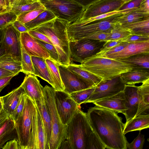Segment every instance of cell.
Here are the masks:
<instances>
[{"label":"cell","instance_id":"obj_1","mask_svg":"<svg viewBox=\"0 0 149 149\" xmlns=\"http://www.w3.org/2000/svg\"><path fill=\"white\" fill-rule=\"evenodd\" d=\"M117 114L96 106L90 108L86 113L91 126L106 148L127 149L124 124Z\"/></svg>","mask_w":149,"mask_h":149},{"label":"cell","instance_id":"obj_2","mask_svg":"<svg viewBox=\"0 0 149 149\" xmlns=\"http://www.w3.org/2000/svg\"><path fill=\"white\" fill-rule=\"evenodd\" d=\"M65 139L72 149H105V146L92 129L86 113L80 109L66 126Z\"/></svg>","mask_w":149,"mask_h":149},{"label":"cell","instance_id":"obj_3","mask_svg":"<svg viewBox=\"0 0 149 149\" xmlns=\"http://www.w3.org/2000/svg\"><path fill=\"white\" fill-rule=\"evenodd\" d=\"M15 122L20 149H38L37 107L26 94L23 111Z\"/></svg>","mask_w":149,"mask_h":149},{"label":"cell","instance_id":"obj_4","mask_svg":"<svg viewBox=\"0 0 149 149\" xmlns=\"http://www.w3.org/2000/svg\"><path fill=\"white\" fill-rule=\"evenodd\" d=\"M68 23L57 17L31 30L40 32L49 38L57 51L58 62L65 66L69 65L71 62L69 40L66 29Z\"/></svg>","mask_w":149,"mask_h":149},{"label":"cell","instance_id":"obj_5","mask_svg":"<svg viewBox=\"0 0 149 149\" xmlns=\"http://www.w3.org/2000/svg\"><path fill=\"white\" fill-rule=\"evenodd\" d=\"M78 65L102 81L111 79L133 69L130 66L118 60L103 57H91Z\"/></svg>","mask_w":149,"mask_h":149},{"label":"cell","instance_id":"obj_6","mask_svg":"<svg viewBox=\"0 0 149 149\" xmlns=\"http://www.w3.org/2000/svg\"><path fill=\"white\" fill-rule=\"evenodd\" d=\"M125 13L118 14L88 23L76 20L68 23L66 29L69 41L83 39L97 31L111 30L117 22L119 17Z\"/></svg>","mask_w":149,"mask_h":149},{"label":"cell","instance_id":"obj_7","mask_svg":"<svg viewBox=\"0 0 149 149\" xmlns=\"http://www.w3.org/2000/svg\"><path fill=\"white\" fill-rule=\"evenodd\" d=\"M55 90L48 86L43 87L44 97L50 114L52 125L49 149H58L61 142L65 138L66 125L62 123L56 110L54 100Z\"/></svg>","mask_w":149,"mask_h":149},{"label":"cell","instance_id":"obj_8","mask_svg":"<svg viewBox=\"0 0 149 149\" xmlns=\"http://www.w3.org/2000/svg\"><path fill=\"white\" fill-rule=\"evenodd\" d=\"M46 9L57 17L72 22L81 15L84 7L72 0H40Z\"/></svg>","mask_w":149,"mask_h":149},{"label":"cell","instance_id":"obj_9","mask_svg":"<svg viewBox=\"0 0 149 149\" xmlns=\"http://www.w3.org/2000/svg\"><path fill=\"white\" fill-rule=\"evenodd\" d=\"M106 42L87 39L69 41L71 61L81 63L99 52Z\"/></svg>","mask_w":149,"mask_h":149},{"label":"cell","instance_id":"obj_10","mask_svg":"<svg viewBox=\"0 0 149 149\" xmlns=\"http://www.w3.org/2000/svg\"><path fill=\"white\" fill-rule=\"evenodd\" d=\"M54 100L56 110L62 123L66 125L80 109L70 95L64 91L55 90Z\"/></svg>","mask_w":149,"mask_h":149},{"label":"cell","instance_id":"obj_11","mask_svg":"<svg viewBox=\"0 0 149 149\" xmlns=\"http://www.w3.org/2000/svg\"><path fill=\"white\" fill-rule=\"evenodd\" d=\"M125 86L120 75L110 80L102 81L95 86L93 93L84 104L93 103L98 100L114 95L123 91Z\"/></svg>","mask_w":149,"mask_h":149},{"label":"cell","instance_id":"obj_12","mask_svg":"<svg viewBox=\"0 0 149 149\" xmlns=\"http://www.w3.org/2000/svg\"><path fill=\"white\" fill-rule=\"evenodd\" d=\"M21 33L12 24L3 28L2 47L5 54L10 55L16 61L21 62Z\"/></svg>","mask_w":149,"mask_h":149},{"label":"cell","instance_id":"obj_13","mask_svg":"<svg viewBox=\"0 0 149 149\" xmlns=\"http://www.w3.org/2000/svg\"><path fill=\"white\" fill-rule=\"evenodd\" d=\"M125 3L122 0H99L84 8L81 14L77 19H85L118 10Z\"/></svg>","mask_w":149,"mask_h":149},{"label":"cell","instance_id":"obj_14","mask_svg":"<svg viewBox=\"0 0 149 149\" xmlns=\"http://www.w3.org/2000/svg\"><path fill=\"white\" fill-rule=\"evenodd\" d=\"M64 91L70 94L74 92L93 87L79 76L69 70L66 66L58 67Z\"/></svg>","mask_w":149,"mask_h":149},{"label":"cell","instance_id":"obj_15","mask_svg":"<svg viewBox=\"0 0 149 149\" xmlns=\"http://www.w3.org/2000/svg\"><path fill=\"white\" fill-rule=\"evenodd\" d=\"M138 87L135 85H125L123 90L125 105L127 109L124 114L126 119V122L134 118L138 110L139 104Z\"/></svg>","mask_w":149,"mask_h":149},{"label":"cell","instance_id":"obj_16","mask_svg":"<svg viewBox=\"0 0 149 149\" xmlns=\"http://www.w3.org/2000/svg\"><path fill=\"white\" fill-rule=\"evenodd\" d=\"M93 103L96 106L112 110L118 113H121L124 114L127 109L125 105L123 91L113 96L96 101Z\"/></svg>","mask_w":149,"mask_h":149},{"label":"cell","instance_id":"obj_17","mask_svg":"<svg viewBox=\"0 0 149 149\" xmlns=\"http://www.w3.org/2000/svg\"><path fill=\"white\" fill-rule=\"evenodd\" d=\"M21 43L26 52L31 56L45 58H50L47 50L36 40L35 38L28 32L21 33Z\"/></svg>","mask_w":149,"mask_h":149},{"label":"cell","instance_id":"obj_18","mask_svg":"<svg viewBox=\"0 0 149 149\" xmlns=\"http://www.w3.org/2000/svg\"><path fill=\"white\" fill-rule=\"evenodd\" d=\"M27 75L21 84L25 94L33 100H41L44 97L43 87L36 76Z\"/></svg>","mask_w":149,"mask_h":149},{"label":"cell","instance_id":"obj_19","mask_svg":"<svg viewBox=\"0 0 149 149\" xmlns=\"http://www.w3.org/2000/svg\"><path fill=\"white\" fill-rule=\"evenodd\" d=\"M143 53H149V40L129 43L120 51L103 57L119 60L136 54Z\"/></svg>","mask_w":149,"mask_h":149},{"label":"cell","instance_id":"obj_20","mask_svg":"<svg viewBox=\"0 0 149 149\" xmlns=\"http://www.w3.org/2000/svg\"><path fill=\"white\" fill-rule=\"evenodd\" d=\"M25 93L22 85L5 95L2 97L3 109L11 117L17 106L21 96Z\"/></svg>","mask_w":149,"mask_h":149},{"label":"cell","instance_id":"obj_21","mask_svg":"<svg viewBox=\"0 0 149 149\" xmlns=\"http://www.w3.org/2000/svg\"><path fill=\"white\" fill-rule=\"evenodd\" d=\"M31 57L34 68V75L46 81L54 88V82L45 62V58L35 56Z\"/></svg>","mask_w":149,"mask_h":149},{"label":"cell","instance_id":"obj_22","mask_svg":"<svg viewBox=\"0 0 149 149\" xmlns=\"http://www.w3.org/2000/svg\"><path fill=\"white\" fill-rule=\"evenodd\" d=\"M36 105L42 120L47 140L49 145L52 132L51 117L44 96L40 100H33Z\"/></svg>","mask_w":149,"mask_h":149},{"label":"cell","instance_id":"obj_23","mask_svg":"<svg viewBox=\"0 0 149 149\" xmlns=\"http://www.w3.org/2000/svg\"><path fill=\"white\" fill-rule=\"evenodd\" d=\"M142 84L138 87L139 104L135 117L141 114H149V79Z\"/></svg>","mask_w":149,"mask_h":149},{"label":"cell","instance_id":"obj_24","mask_svg":"<svg viewBox=\"0 0 149 149\" xmlns=\"http://www.w3.org/2000/svg\"><path fill=\"white\" fill-rule=\"evenodd\" d=\"M131 67L133 69L149 71V53H143L117 60Z\"/></svg>","mask_w":149,"mask_h":149},{"label":"cell","instance_id":"obj_25","mask_svg":"<svg viewBox=\"0 0 149 149\" xmlns=\"http://www.w3.org/2000/svg\"><path fill=\"white\" fill-rule=\"evenodd\" d=\"M149 127V114L140 115L124 124L123 133L125 135L131 132L141 131Z\"/></svg>","mask_w":149,"mask_h":149},{"label":"cell","instance_id":"obj_26","mask_svg":"<svg viewBox=\"0 0 149 149\" xmlns=\"http://www.w3.org/2000/svg\"><path fill=\"white\" fill-rule=\"evenodd\" d=\"M14 139L18 140L15 122L9 116L0 127V149L2 148L6 141Z\"/></svg>","mask_w":149,"mask_h":149},{"label":"cell","instance_id":"obj_27","mask_svg":"<svg viewBox=\"0 0 149 149\" xmlns=\"http://www.w3.org/2000/svg\"><path fill=\"white\" fill-rule=\"evenodd\" d=\"M120 76L125 85H135L136 84L142 83L149 79V71L132 69L121 74Z\"/></svg>","mask_w":149,"mask_h":149},{"label":"cell","instance_id":"obj_28","mask_svg":"<svg viewBox=\"0 0 149 149\" xmlns=\"http://www.w3.org/2000/svg\"><path fill=\"white\" fill-rule=\"evenodd\" d=\"M66 66L69 70L80 76L93 86H96L102 81L93 74L81 68L78 64L70 62L69 65Z\"/></svg>","mask_w":149,"mask_h":149},{"label":"cell","instance_id":"obj_29","mask_svg":"<svg viewBox=\"0 0 149 149\" xmlns=\"http://www.w3.org/2000/svg\"><path fill=\"white\" fill-rule=\"evenodd\" d=\"M45 62L50 71L55 87L56 91H63L64 87L63 84L59 70L58 67L61 64L50 58L45 59Z\"/></svg>","mask_w":149,"mask_h":149},{"label":"cell","instance_id":"obj_30","mask_svg":"<svg viewBox=\"0 0 149 149\" xmlns=\"http://www.w3.org/2000/svg\"><path fill=\"white\" fill-rule=\"evenodd\" d=\"M149 18V14L142 13L137 8L119 17L117 22L122 25L132 23Z\"/></svg>","mask_w":149,"mask_h":149},{"label":"cell","instance_id":"obj_31","mask_svg":"<svg viewBox=\"0 0 149 149\" xmlns=\"http://www.w3.org/2000/svg\"><path fill=\"white\" fill-rule=\"evenodd\" d=\"M0 68L14 73L22 71L21 62L15 61L10 55L7 54L0 56Z\"/></svg>","mask_w":149,"mask_h":149},{"label":"cell","instance_id":"obj_32","mask_svg":"<svg viewBox=\"0 0 149 149\" xmlns=\"http://www.w3.org/2000/svg\"><path fill=\"white\" fill-rule=\"evenodd\" d=\"M122 25L131 30L133 34L149 36V18Z\"/></svg>","mask_w":149,"mask_h":149},{"label":"cell","instance_id":"obj_33","mask_svg":"<svg viewBox=\"0 0 149 149\" xmlns=\"http://www.w3.org/2000/svg\"><path fill=\"white\" fill-rule=\"evenodd\" d=\"M133 34L129 29L125 27L118 22L111 29L109 36L105 41L119 40Z\"/></svg>","mask_w":149,"mask_h":149},{"label":"cell","instance_id":"obj_34","mask_svg":"<svg viewBox=\"0 0 149 149\" xmlns=\"http://www.w3.org/2000/svg\"><path fill=\"white\" fill-rule=\"evenodd\" d=\"M37 114L38 149H49L43 122L37 108Z\"/></svg>","mask_w":149,"mask_h":149},{"label":"cell","instance_id":"obj_35","mask_svg":"<svg viewBox=\"0 0 149 149\" xmlns=\"http://www.w3.org/2000/svg\"><path fill=\"white\" fill-rule=\"evenodd\" d=\"M56 17L52 11L46 9L35 19L24 24L29 31Z\"/></svg>","mask_w":149,"mask_h":149},{"label":"cell","instance_id":"obj_36","mask_svg":"<svg viewBox=\"0 0 149 149\" xmlns=\"http://www.w3.org/2000/svg\"><path fill=\"white\" fill-rule=\"evenodd\" d=\"M21 59L22 72L26 75H34V70L31 57L24 49L21 44Z\"/></svg>","mask_w":149,"mask_h":149},{"label":"cell","instance_id":"obj_37","mask_svg":"<svg viewBox=\"0 0 149 149\" xmlns=\"http://www.w3.org/2000/svg\"><path fill=\"white\" fill-rule=\"evenodd\" d=\"M39 9H46L40 1H38L29 4L14 6L11 8L10 11L17 16L23 12Z\"/></svg>","mask_w":149,"mask_h":149},{"label":"cell","instance_id":"obj_38","mask_svg":"<svg viewBox=\"0 0 149 149\" xmlns=\"http://www.w3.org/2000/svg\"><path fill=\"white\" fill-rule=\"evenodd\" d=\"M95 86L76 91L70 94L71 97L79 105L84 103L87 99L92 94Z\"/></svg>","mask_w":149,"mask_h":149},{"label":"cell","instance_id":"obj_39","mask_svg":"<svg viewBox=\"0 0 149 149\" xmlns=\"http://www.w3.org/2000/svg\"><path fill=\"white\" fill-rule=\"evenodd\" d=\"M46 9H36L23 12L17 16L16 20L24 24L35 19Z\"/></svg>","mask_w":149,"mask_h":149},{"label":"cell","instance_id":"obj_40","mask_svg":"<svg viewBox=\"0 0 149 149\" xmlns=\"http://www.w3.org/2000/svg\"><path fill=\"white\" fill-rule=\"evenodd\" d=\"M17 16L11 11L0 13V29L3 28L16 20Z\"/></svg>","mask_w":149,"mask_h":149},{"label":"cell","instance_id":"obj_41","mask_svg":"<svg viewBox=\"0 0 149 149\" xmlns=\"http://www.w3.org/2000/svg\"><path fill=\"white\" fill-rule=\"evenodd\" d=\"M145 141L144 135L141 134L140 130L138 136L131 143H127V149H142Z\"/></svg>","mask_w":149,"mask_h":149},{"label":"cell","instance_id":"obj_42","mask_svg":"<svg viewBox=\"0 0 149 149\" xmlns=\"http://www.w3.org/2000/svg\"><path fill=\"white\" fill-rule=\"evenodd\" d=\"M35 38L36 42L41 45L48 52L49 54L50 58L58 62V54L54 45L40 40Z\"/></svg>","mask_w":149,"mask_h":149},{"label":"cell","instance_id":"obj_43","mask_svg":"<svg viewBox=\"0 0 149 149\" xmlns=\"http://www.w3.org/2000/svg\"><path fill=\"white\" fill-rule=\"evenodd\" d=\"M149 40V36L132 34L128 36L119 41L128 43L143 42Z\"/></svg>","mask_w":149,"mask_h":149},{"label":"cell","instance_id":"obj_44","mask_svg":"<svg viewBox=\"0 0 149 149\" xmlns=\"http://www.w3.org/2000/svg\"><path fill=\"white\" fill-rule=\"evenodd\" d=\"M25 98V93L21 96L18 104L10 117L15 122L22 113L24 105Z\"/></svg>","mask_w":149,"mask_h":149},{"label":"cell","instance_id":"obj_45","mask_svg":"<svg viewBox=\"0 0 149 149\" xmlns=\"http://www.w3.org/2000/svg\"><path fill=\"white\" fill-rule=\"evenodd\" d=\"M110 31H97L87 36L83 39H91L98 41H105L109 36Z\"/></svg>","mask_w":149,"mask_h":149},{"label":"cell","instance_id":"obj_46","mask_svg":"<svg viewBox=\"0 0 149 149\" xmlns=\"http://www.w3.org/2000/svg\"><path fill=\"white\" fill-rule=\"evenodd\" d=\"M143 0H132L124 4L118 10H125L129 9L138 8Z\"/></svg>","mask_w":149,"mask_h":149},{"label":"cell","instance_id":"obj_47","mask_svg":"<svg viewBox=\"0 0 149 149\" xmlns=\"http://www.w3.org/2000/svg\"><path fill=\"white\" fill-rule=\"evenodd\" d=\"M129 43L126 42H121L102 55L98 57H104L120 52Z\"/></svg>","mask_w":149,"mask_h":149},{"label":"cell","instance_id":"obj_48","mask_svg":"<svg viewBox=\"0 0 149 149\" xmlns=\"http://www.w3.org/2000/svg\"><path fill=\"white\" fill-rule=\"evenodd\" d=\"M28 32L33 37L38 40L53 45L47 36L40 32L33 30H29Z\"/></svg>","mask_w":149,"mask_h":149},{"label":"cell","instance_id":"obj_49","mask_svg":"<svg viewBox=\"0 0 149 149\" xmlns=\"http://www.w3.org/2000/svg\"><path fill=\"white\" fill-rule=\"evenodd\" d=\"M19 73H15L11 75L0 78V93L5 87L9 84L11 79Z\"/></svg>","mask_w":149,"mask_h":149},{"label":"cell","instance_id":"obj_50","mask_svg":"<svg viewBox=\"0 0 149 149\" xmlns=\"http://www.w3.org/2000/svg\"><path fill=\"white\" fill-rule=\"evenodd\" d=\"M3 149H20L18 141L17 139H14L7 142L2 148Z\"/></svg>","mask_w":149,"mask_h":149},{"label":"cell","instance_id":"obj_51","mask_svg":"<svg viewBox=\"0 0 149 149\" xmlns=\"http://www.w3.org/2000/svg\"><path fill=\"white\" fill-rule=\"evenodd\" d=\"M12 25L20 33L28 32L29 30L24 24L16 20Z\"/></svg>","mask_w":149,"mask_h":149},{"label":"cell","instance_id":"obj_52","mask_svg":"<svg viewBox=\"0 0 149 149\" xmlns=\"http://www.w3.org/2000/svg\"><path fill=\"white\" fill-rule=\"evenodd\" d=\"M9 0H0V13L10 11Z\"/></svg>","mask_w":149,"mask_h":149},{"label":"cell","instance_id":"obj_53","mask_svg":"<svg viewBox=\"0 0 149 149\" xmlns=\"http://www.w3.org/2000/svg\"><path fill=\"white\" fill-rule=\"evenodd\" d=\"M138 9L142 13L149 14V0H143Z\"/></svg>","mask_w":149,"mask_h":149},{"label":"cell","instance_id":"obj_54","mask_svg":"<svg viewBox=\"0 0 149 149\" xmlns=\"http://www.w3.org/2000/svg\"><path fill=\"white\" fill-rule=\"evenodd\" d=\"M9 117L3 109L0 110V127L4 124Z\"/></svg>","mask_w":149,"mask_h":149},{"label":"cell","instance_id":"obj_55","mask_svg":"<svg viewBox=\"0 0 149 149\" xmlns=\"http://www.w3.org/2000/svg\"><path fill=\"white\" fill-rule=\"evenodd\" d=\"M72 149L69 141L66 139L63 140L60 144L58 149Z\"/></svg>","mask_w":149,"mask_h":149},{"label":"cell","instance_id":"obj_56","mask_svg":"<svg viewBox=\"0 0 149 149\" xmlns=\"http://www.w3.org/2000/svg\"><path fill=\"white\" fill-rule=\"evenodd\" d=\"M83 6L84 8L99 0H72Z\"/></svg>","mask_w":149,"mask_h":149},{"label":"cell","instance_id":"obj_57","mask_svg":"<svg viewBox=\"0 0 149 149\" xmlns=\"http://www.w3.org/2000/svg\"><path fill=\"white\" fill-rule=\"evenodd\" d=\"M14 73H15L0 68V78L11 75Z\"/></svg>","mask_w":149,"mask_h":149},{"label":"cell","instance_id":"obj_58","mask_svg":"<svg viewBox=\"0 0 149 149\" xmlns=\"http://www.w3.org/2000/svg\"><path fill=\"white\" fill-rule=\"evenodd\" d=\"M33 2H34L33 0H16L13 6L28 4Z\"/></svg>","mask_w":149,"mask_h":149},{"label":"cell","instance_id":"obj_59","mask_svg":"<svg viewBox=\"0 0 149 149\" xmlns=\"http://www.w3.org/2000/svg\"><path fill=\"white\" fill-rule=\"evenodd\" d=\"M3 28L0 29V56L5 54L4 52L2 47V40Z\"/></svg>","mask_w":149,"mask_h":149},{"label":"cell","instance_id":"obj_60","mask_svg":"<svg viewBox=\"0 0 149 149\" xmlns=\"http://www.w3.org/2000/svg\"><path fill=\"white\" fill-rule=\"evenodd\" d=\"M16 0H9L10 6L11 8L13 6Z\"/></svg>","mask_w":149,"mask_h":149},{"label":"cell","instance_id":"obj_61","mask_svg":"<svg viewBox=\"0 0 149 149\" xmlns=\"http://www.w3.org/2000/svg\"><path fill=\"white\" fill-rule=\"evenodd\" d=\"M3 109V103L2 97H0V110H1Z\"/></svg>","mask_w":149,"mask_h":149},{"label":"cell","instance_id":"obj_62","mask_svg":"<svg viewBox=\"0 0 149 149\" xmlns=\"http://www.w3.org/2000/svg\"><path fill=\"white\" fill-rule=\"evenodd\" d=\"M122 1H124L125 3H127V2H128L132 0H122Z\"/></svg>","mask_w":149,"mask_h":149},{"label":"cell","instance_id":"obj_63","mask_svg":"<svg viewBox=\"0 0 149 149\" xmlns=\"http://www.w3.org/2000/svg\"><path fill=\"white\" fill-rule=\"evenodd\" d=\"M40 0H33L34 2L39 1Z\"/></svg>","mask_w":149,"mask_h":149},{"label":"cell","instance_id":"obj_64","mask_svg":"<svg viewBox=\"0 0 149 149\" xmlns=\"http://www.w3.org/2000/svg\"></svg>","mask_w":149,"mask_h":149}]
</instances>
